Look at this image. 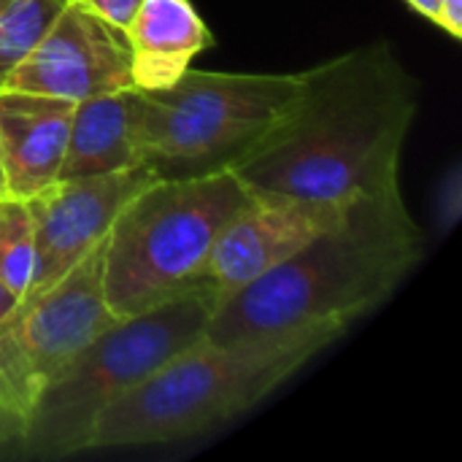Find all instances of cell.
I'll return each instance as SVG.
<instances>
[{
    "instance_id": "6da1fadb",
    "label": "cell",
    "mask_w": 462,
    "mask_h": 462,
    "mask_svg": "<svg viewBox=\"0 0 462 462\" xmlns=\"http://www.w3.org/2000/svg\"><path fill=\"white\" fill-rule=\"evenodd\" d=\"M420 84L387 41L303 70L290 111L233 168L252 192L352 203L401 189Z\"/></svg>"
},
{
    "instance_id": "7a4b0ae2",
    "label": "cell",
    "mask_w": 462,
    "mask_h": 462,
    "mask_svg": "<svg viewBox=\"0 0 462 462\" xmlns=\"http://www.w3.org/2000/svg\"><path fill=\"white\" fill-rule=\"evenodd\" d=\"M422 244L401 189L357 198L330 230L222 300L203 336L227 344L314 325L349 328L398 290L422 260Z\"/></svg>"
},
{
    "instance_id": "3957f363",
    "label": "cell",
    "mask_w": 462,
    "mask_h": 462,
    "mask_svg": "<svg viewBox=\"0 0 462 462\" xmlns=\"http://www.w3.org/2000/svg\"><path fill=\"white\" fill-rule=\"evenodd\" d=\"M346 330L314 325L227 344L200 336L100 414L89 449L171 444L222 425L290 382Z\"/></svg>"
},
{
    "instance_id": "277c9868",
    "label": "cell",
    "mask_w": 462,
    "mask_h": 462,
    "mask_svg": "<svg viewBox=\"0 0 462 462\" xmlns=\"http://www.w3.org/2000/svg\"><path fill=\"white\" fill-rule=\"evenodd\" d=\"M249 200L233 168L157 179L116 214L103 246V295L125 319L206 290L214 241ZM208 292V290H206Z\"/></svg>"
},
{
    "instance_id": "5b68a950",
    "label": "cell",
    "mask_w": 462,
    "mask_h": 462,
    "mask_svg": "<svg viewBox=\"0 0 462 462\" xmlns=\"http://www.w3.org/2000/svg\"><path fill=\"white\" fill-rule=\"evenodd\" d=\"M214 309L217 298L198 290L97 333L35 398L19 457L60 460L89 452L100 414L198 341Z\"/></svg>"
},
{
    "instance_id": "8992f818",
    "label": "cell",
    "mask_w": 462,
    "mask_h": 462,
    "mask_svg": "<svg viewBox=\"0 0 462 462\" xmlns=\"http://www.w3.org/2000/svg\"><path fill=\"white\" fill-rule=\"evenodd\" d=\"M300 73L187 70L165 89H141L138 146L160 179L236 168L290 111Z\"/></svg>"
},
{
    "instance_id": "52a82bcc",
    "label": "cell",
    "mask_w": 462,
    "mask_h": 462,
    "mask_svg": "<svg viewBox=\"0 0 462 462\" xmlns=\"http://www.w3.org/2000/svg\"><path fill=\"white\" fill-rule=\"evenodd\" d=\"M103 246L106 238L0 325V403L24 425L41 390L119 319L103 295Z\"/></svg>"
},
{
    "instance_id": "ba28073f",
    "label": "cell",
    "mask_w": 462,
    "mask_h": 462,
    "mask_svg": "<svg viewBox=\"0 0 462 462\" xmlns=\"http://www.w3.org/2000/svg\"><path fill=\"white\" fill-rule=\"evenodd\" d=\"M157 179L160 176L149 162H138L114 173L57 179L41 192L24 198L35 230V276L24 298L38 295L62 279L108 236L127 200Z\"/></svg>"
},
{
    "instance_id": "9c48e42d",
    "label": "cell",
    "mask_w": 462,
    "mask_h": 462,
    "mask_svg": "<svg viewBox=\"0 0 462 462\" xmlns=\"http://www.w3.org/2000/svg\"><path fill=\"white\" fill-rule=\"evenodd\" d=\"M344 208L346 203L249 189V200L225 225L206 263L203 284L217 298V306L330 230Z\"/></svg>"
},
{
    "instance_id": "30bf717a",
    "label": "cell",
    "mask_w": 462,
    "mask_h": 462,
    "mask_svg": "<svg viewBox=\"0 0 462 462\" xmlns=\"http://www.w3.org/2000/svg\"><path fill=\"white\" fill-rule=\"evenodd\" d=\"M130 60L127 30L65 3L41 43L14 68L0 89L41 92L79 103L135 87Z\"/></svg>"
},
{
    "instance_id": "8fae6325",
    "label": "cell",
    "mask_w": 462,
    "mask_h": 462,
    "mask_svg": "<svg viewBox=\"0 0 462 462\" xmlns=\"http://www.w3.org/2000/svg\"><path fill=\"white\" fill-rule=\"evenodd\" d=\"M73 100L0 89V162L11 198H30L57 181L68 146Z\"/></svg>"
},
{
    "instance_id": "7c38bea8",
    "label": "cell",
    "mask_w": 462,
    "mask_h": 462,
    "mask_svg": "<svg viewBox=\"0 0 462 462\" xmlns=\"http://www.w3.org/2000/svg\"><path fill=\"white\" fill-rule=\"evenodd\" d=\"M130 70L138 89L176 84L189 62L214 46V35L189 0H143L127 27Z\"/></svg>"
},
{
    "instance_id": "4fadbf2b",
    "label": "cell",
    "mask_w": 462,
    "mask_h": 462,
    "mask_svg": "<svg viewBox=\"0 0 462 462\" xmlns=\"http://www.w3.org/2000/svg\"><path fill=\"white\" fill-rule=\"evenodd\" d=\"M138 87L79 100L57 179L100 176L143 162L138 146Z\"/></svg>"
},
{
    "instance_id": "5bb4252c",
    "label": "cell",
    "mask_w": 462,
    "mask_h": 462,
    "mask_svg": "<svg viewBox=\"0 0 462 462\" xmlns=\"http://www.w3.org/2000/svg\"><path fill=\"white\" fill-rule=\"evenodd\" d=\"M65 0H0V87L41 43Z\"/></svg>"
},
{
    "instance_id": "9a60e30c",
    "label": "cell",
    "mask_w": 462,
    "mask_h": 462,
    "mask_svg": "<svg viewBox=\"0 0 462 462\" xmlns=\"http://www.w3.org/2000/svg\"><path fill=\"white\" fill-rule=\"evenodd\" d=\"M35 276V230L22 198L0 200V279L22 300Z\"/></svg>"
},
{
    "instance_id": "2e32d148",
    "label": "cell",
    "mask_w": 462,
    "mask_h": 462,
    "mask_svg": "<svg viewBox=\"0 0 462 462\" xmlns=\"http://www.w3.org/2000/svg\"><path fill=\"white\" fill-rule=\"evenodd\" d=\"M462 214V168L460 162H452L436 187V198H433V219L441 236H447Z\"/></svg>"
},
{
    "instance_id": "e0dca14e",
    "label": "cell",
    "mask_w": 462,
    "mask_h": 462,
    "mask_svg": "<svg viewBox=\"0 0 462 462\" xmlns=\"http://www.w3.org/2000/svg\"><path fill=\"white\" fill-rule=\"evenodd\" d=\"M65 3H73V5H79V8H84V11H89V14L127 30L135 11H138V5L143 0H65Z\"/></svg>"
},
{
    "instance_id": "ac0fdd59",
    "label": "cell",
    "mask_w": 462,
    "mask_h": 462,
    "mask_svg": "<svg viewBox=\"0 0 462 462\" xmlns=\"http://www.w3.org/2000/svg\"><path fill=\"white\" fill-rule=\"evenodd\" d=\"M22 436H24V422L0 403V457H8L11 452L19 455Z\"/></svg>"
},
{
    "instance_id": "d6986e66",
    "label": "cell",
    "mask_w": 462,
    "mask_h": 462,
    "mask_svg": "<svg viewBox=\"0 0 462 462\" xmlns=\"http://www.w3.org/2000/svg\"><path fill=\"white\" fill-rule=\"evenodd\" d=\"M436 24L452 35V38H462V0H441V11Z\"/></svg>"
},
{
    "instance_id": "ffe728a7",
    "label": "cell",
    "mask_w": 462,
    "mask_h": 462,
    "mask_svg": "<svg viewBox=\"0 0 462 462\" xmlns=\"http://www.w3.org/2000/svg\"><path fill=\"white\" fill-rule=\"evenodd\" d=\"M19 303H22V300H19V298L8 290V284L0 279V325L19 309Z\"/></svg>"
},
{
    "instance_id": "44dd1931",
    "label": "cell",
    "mask_w": 462,
    "mask_h": 462,
    "mask_svg": "<svg viewBox=\"0 0 462 462\" xmlns=\"http://www.w3.org/2000/svg\"><path fill=\"white\" fill-rule=\"evenodd\" d=\"M406 3H409L411 11H417L420 16H425V19H430L436 24L439 11H441V0H406Z\"/></svg>"
},
{
    "instance_id": "7402d4cb",
    "label": "cell",
    "mask_w": 462,
    "mask_h": 462,
    "mask_svg": "<svg viewBox=\"0 0 462 462\" xmlns=\"http://www.w3.org/2000/svg\"><path fill=\"white\" fill-rule=\"evenodd\" d=\"M8 198V189H5V176H3V162H0V200Z\"/></svg>"
}]
</instances>
